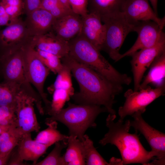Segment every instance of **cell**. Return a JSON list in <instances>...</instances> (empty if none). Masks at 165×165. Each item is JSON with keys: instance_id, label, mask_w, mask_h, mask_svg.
Masks as SVG:
<instances>
[{"instance_id": "cell-38", "label": "cell", "mask_w": 165, "mask_h": 165, "mask_svg": "<svg viewBox=\"0 0 165 165\" xmlns=\"http://www.w3.org/2000/svg\"><path fill=\"white\" fill-rule=\"evenodd\" d=\"M12 151L8 153L0 152V165L8 164Z\"/></svg>"}, {"instance_id": "cell-39", "label": "cell", "mask_w": 165, "mask_h": 165, "mask_svg": "<svg viewBox=\"0 0 165 165\" xmlns=\"http://www.w3.org/2000/svg\"><path fill=\"white\" fill-rule=\"evenodd\" d=\"M58 1L60 4L64 7L72 11L69 0H58Z\"/></svg>"}, {"instance_id": "cell-28", "label": "cell", "mask_w": 165, "mask_h": 165, "mask_svg": "<svg viewBox=\"0 0 165 165\" xmlns=\"http://www.w3.org/2000/svg\"><path fill=\"white\" fill-rule=\"evenodd\" d=\"M63 64V68L57 73L54 83L48 87V91L51 94H52L54 90L58 89L74 90L72 81L71 70L68 66Z\"/></svg>"}, {"instance_id": "cell-27", "label": "cell", "mask_w": 165, "mask_h": 165, "mask_svg": "<svg viewBox=\"0 0 165 165\" xmlns=\"http://www.w3.org/2000/svg\"><path fill=\"white\" fill-rule=\"evenodd\" d=\"M50 108L47 114L51 116L58 113L74 94V90L58 89L54 90Z\"/></svg>"}, {"instance_id": "cell-4", "label": "cell", "mask_w": 165, "mask_h": 165, "mask_svg": "<svg viewBox=\"0 0 165 165\" xmlns=\"http://www.w3.org/2000/svg\"><path fill=\"white\" fill-rule=\"evenodd\" d=\"M68 106L58 113L46 119L45 123L52 121L59 122L69 130V135L76 136L81 141L89 128H95V122L100 113L107 112L103 106L96 105H83L69 102Z\"/></svg>"}, {"instance_id": "cell-11", "label": "cell", "mask_w": 165, "mask_h": 165, "mask_svg": "<svg viewBox=\"0 0 165 165\" xmlns=\"http://www.w3.org/2000/svg\"><path fill=\"white\" fill-rule=\"evenodd\" d=\"M165 51V34L163 31L158 42L154 46L138 51L131 56L134 91L139 90L144 73L159 55Z\"/></svg>"}, {"instance_id": "cell-17", "label": "cell", "mask_w": 165, "mask_h": 165, "mask_svg": "<svg viewBox=\"0 0 165 165\" xmlns=\"http://www.w3.org/2000/svg\"><path fill=\"white\" fill-rule=\"evenodd\" d=\"M82 27V16L72 12L55 18L51 30L59 38L68 41L81 33Z\"/></svg>"}, {"instance_id": "cell-36", "label": "cell", "mask_w": 165, "mask_h": 165, "mask_svg": "<svg viewBox=\"0 0 165 165\" xmlns=\"http://www.w3.org/2000/svg\"><path fill=\"white\" fill-rule=\"evenodd\" d=\"M10 23L9 17L6 13L4 7L0 4V28L8 26Z\"/></svg>"}, {"instance_id": "cell-31", "label": "cell", "mask_w": 165, "mask_h": 165, "mask_svg": "<svg viewBox=\"0 0 165 165\" xmlns=\"http://www.w3.org/2000/svg\"><path fill=\"white\" fill-rule=\"evenodd\" d=\"M15 108L7 106H0V126H17Z\"/></svg>"}, {"instance_id": "cell-16", "label": "cell", "mask_w": 165, "mask_h": 165, "mask_svg": "<svg viewBox=\"0 0 165 165\" xmlns=\"http://www.w3.org/2000/svg\"><path fill=\"white\" fill-rule=\"evenodd\" d=\"M30 45L33 48L54 54L60 59L69 52L68 41L57 36L52 30L33 37Z\"/></svg>"}, {"instance_id": "cell-10", "label": "cell", "mask_w": 165, "mask_h": 165, "mask_svg": "<svg viewBox=\"0 0 165 165\" xmlns=\"http://www.w3.org/2000/svg\"><path fill=\"white\" fill-rule=\"evenodd\" d=\"M33 37L29 33L24 21L21 19L10 22L0 31L1 56L6 55L30 44Z\"/></svg>"}, {"instance_id": "cell-21", "label": "cell", "mask_w": 165, "mask_h": 165, "mask_svg": "<svg viewBox=\"0 0 165 165\" xmlns=\"http://www.w3.org/2000/svg\"><path fill=\"white\" fill-rule=\"evenodd\" d=\"M67 147L66 152L63 156L66 165H86L82 141L76 136L69 135Z\"/></svg>"}, {"instance_id": "cell-1", "label": "cell", "mask_w": 165, "mask_h": 165, "mask_svg": "<svg viewBox=\"0 0 165 165\" xmlns=\"http://www.w3.org/2000/svg\"><path fill=\"white\" fill-rule=\"evenodd\" d=\"M77 82L79 91L71 97L77 104L103 106L107 112L116 115L113 108L115 97L123 90V86L113 83L91 68L78 62L68 54L61 58Z\"/></svg>"}, {"instance_id": "cell-7", "label": "cell", "mask_w": 165, "mask_h": 165, "mask_svg": "<svg viewBox=\"0 0 165 165\" xmlns=\"http://www.w3.org/2000/svg\"><path fill=\"white\" fill-rule=\"evenodd\" d=\"M22 49L26 80L36 88L45 104L47 112L50 108L51 101L47 98L44 86L50 71L40 60L35 53L34 48L30 44L23 47Z\"/></svg>"}, {"instance_id": "cell-29", "label": "cell", "mask_w": 165, "mask_h": 165, "mask_svg": "<svg viewBox=\"0 0 165 165\" xmlns=\"http://www.w3.org/2000/svg\"><path fill=\"white\" fill-rule=\"evenodd\" d=\"M34 49L35 53L39 58L50 71L56 74L62 70L63 64L61 59L58 57L37 49L34 48Z\"/></svg>"}, {"instance_id": "cell-20", "label": "cell", "mask_w": 165, "mask_h": 165, "mask_svg": "<svg viewBox=\"0 0 165 165\" xmlns=\"http://www.w3.org/2000/svg\"><path fill=\"white\" fill-rule=\"evenodd\" d=\"M150 67L148 73L141 82L139 90L149 85L155 88L165 86V51L155 58Z\"/></svg>"}, {"instance_id": "cell-3", "label": "cell", "mask_w": 165, "mask_h": 165, "mask_svg": "<svg viewBox=\"0 0 165 165\" xmlns=\"http://www.w3.org/2000/svg\"><path fill=\"white\" fill-rule=\"evenodd\" d=\"M68 42V54L78 62L113 83L122 86L131 83V77L118 71L101 54L100 51L81 33Z\"/></svg>"}, {"instance_id": "cell-15", "label": "cell", "mask_w": 165, "mask_h": 165, "mask_svg": "<svg viewBox=\"0 0 165 165\" xmlns=\"http://www.w3.org/2000/svg\"><path fill=\"white\" fill-rule=\"evenodd\" d=\"M81 33L100 51L105 41V27L102 23L101 18L93 13H88L82 16Z\"/></svg>"}, {"instance_id": "cell-2", "label": "cell", "mask_w": 165, "mask_h": 165, "mask_svg": "<svg viewBox=\"0 0 165 165\" xmlns=\"http://www.w3.org/2000/svg\"><path fill=\"white\" fill-rule=\"evenodd\" d=\"M116 115L109 114L106 120L108 130L99 143L102 145L110 144L116 146L120 153L123 165L140 163L148 165L151 160L155 159L151 151H147L140 141L138 131L130 134V120L125 123L119 119L115 122Z\"/></svg>"}, {"instance_id": "cell-8", "label": "cell", "mask_w": 165, "mask_h": 165, "mask_svg": "<svg viewBox=\"0 0 165 165\" xmlns=\"http://www.w3.org/2000/svg\"><path fill=\"white\" fill-rule=\"evenodd\" d=\"M165 93V86L154 88L148 86L136 91L128 89L124 94L125 98L124 103L119 108V119L123 120L127 116H131L136 112L143 114L148 105L164 95Z\"/></svg>"}, {"instance_id": "cell-35", "label": "cell", "mask_w": 165, "mask_h": 165, "mask_svg": "<svg viewBox=\"0 0 165 165\" xmlns=\"http://www.w3.org/2000/svg\"><path fill=\"white\" fill-rule=\"evenodd\" d=\"M60 5L58 0H42L40 8L50 13Z\"/></svg>"}, {"instance_id": "cell-33", "label": "cell", "mask_w": 165, "mask_h": 165, "mask_svg": "<svg viewBox=\"0 0 165 165\" xmlns=\"http://www.w3.org/2000/svg\"><path fill=\"white\" fill-rule=\"evenodd\" d=\"M72 11L81 16L88 13V0H69Z\"/></svg>"}, {"instance_id": "cell-40", "label": "cell", "mask_w": 165, "mask_h": 165, "mask_svg": "<svg viewBox=\"0 0 165 165\" xmlns=\"http://www.w3.org/2000/svg\"><path fill=\"white\" fill-rule=\"evenodd\" d=\"M151 3L155 12L157 14L158 0H148Z\"/></svg>"}, {"instance_id": "cell-19", "label": "cell", "mask_w": 165, "mask_h": 165, "mask_svg": "<svg viewBox=\"0 0 165 165\" xmlns=\"http://www.w3.org/2000/svg\"><path fill=\"white\" fill-rule=\"evenodd\" d=\"M16 147L20 158L23 161H31L34 165L49 147L33 140L31 133H28L23 135Z\"/></svg>"}, {"instance_id": "cell-13", "label": "cell", "mask_w": 165, "mask_h": 165, "mask_svg": "<svg viewBox=\"0 0 165 165\" xmlns=\"http://www.w3.org/2000/svg\"><path fill=\"white\" fill-rule=\"evenodd\" d=\"M22 48L12 53L1 57L0 62L4 81L14 82L23 88L29 87L30 83L25 76Z\"/></svg>"}, {"instance_id": "cell-9", "label": "cell", "mask_w": 165, "mask_h": 165, "mask_svg": "<svg viewBox=\"0 0 165 165\" xmlns=\"http://www.w3.org/2000/svg\"><path fill=\"white\" fill-rule=\"evenodd\" d=\"M141 113L137 112L131 116L133 120L130 125L135 131H139L145 137L155 159L149 165H165V134L150 126L143 119Z\"/></svg>"}, {"instance_id": "cell-25", "label": "cell", "mask_w": 165, "mask_h": 165, "mask_svg": "<svg viewBox=\"0 0 165 165\" xmlns=\"http://www.w3.org/2000/svg\"><path fill=\"white\" fill-rule=\"evenodd\" d=\"M16 83L4 81L0 83V106L15 108L16 96L21 89Z\"/></svg>"}, {"instance_id": "cell-23", "label": "cell", "mask_w": 165, "mask_h": 165, "mask_svg": "<svg viewBox=\"0 0 165 165\" xmlns=\"http://www.w3.org/2000/svg\"><path fill=\"white\" fill-rule=\"evenodd\" d=\"M45 123L48 127L38 133L35 139L36 141L49 147L58 141L67 143L68 136L62 134L57 130V121Z\"/></svg>"}, {"instance_id": "cell-41", "label": "cell", "mask_w": 165, "mask_h": 165, "mask_svg": "<svg viewBox=\"0 0 165 165\" xmlns=\"http://www.w3.org/2000/svg\"><path fill=\"white\" fill-rule=\"evenodd\" d=\"M10 127L0 126V135L2 133H3L4 131Z\"/></svg>"}, {"instance_id": "cell-32", "label": "cell", "mask_w": 165, "mask_h": 165, "mask_svg": "<svg viewBox=\"0 0 165 165\" xmlns=\"http://www.w3.org/2000/svg\"><path fill=\"white\" fill-rule=\"evenodd\" d=\"M0 4L4 7L9 18L10 22L17 19L23 13L24 6L12 3L0 1Z\"/></svg>"}, {"instance_id": "cell-14", "label": "cell", "mask_w": 165, "mask_h": 165, "mask_svg": "<svg viewBox=\"0 0 165 165\" xmlns=\"http://www.w3.org/2000/svg\"><path fill=\"white\" fill-rule=\"evenodd\" d=\"M148 0H126L122 11L127 20L134 24L140 21H153L161 27L165 25V16L159 17L151 7Z\"/></svg>"}, {"instance_id": "cell-34", "label": "cell", "mask_w": 165, "mask_h": 165, "mask_svg": "<svg viewBox=\"0 0 165 165\" xmlns=\"http://www.w3.org/2000/svg\"><path fill=\"white\" fill-rule=\"evenodd\" d=\"M42 0H23V13L26 16L40 8Z\"/></svg>"}, {"instance_id": "cell-37", "label": "cell", "mask_w": 165, "mask_h": 165, "mask_svg": "<svg viewBox=\"0 0 165 165\" xmlns=\"http://www.w3.org/2000/svg\"><path fill=\"white\" fill-rule=\"evenodd\" d=\"M24 161L19 156L16 150L14 152L13 150L7 164L10 165H24Z\"/></svg>"}, {"instance_id": "cell-42", "label": "cell", "mask_w": 165, "mask_h": 165, "mask_svg": "<svg viewBox=\"0 0 165 165\" xmlns=\"http://www.w3.org/2000/svg\"><path fill=\"white\" fill-rule=\"evenodd\" d=\"M0 70L1 71V68H0Z\"/></svg>"}, {"instance_id": "cell-18", "label": "cell", "mask_w": 165, "mask_h": 165, "mask_svg": "<svg viewBox=\"0 0 165 165\" xmlns=\"http://www.w3.org/2000/svg\"><path fill=\"white\" fill-rule=\"evenodd\" d=\"M55 19L49 12L39 8L27 15L24 21L29 33L33 37L51 30Z\"/></svg>"}, {"instance_id": "cell-24", "label": "cell", "mask_w": 165, "mask_h": 165, "mask_svg": "<svg viewBox=\"0 0 165 165\" xmlns=\"http://www.w3.org/2000/svg\"><path fill=\"white\" fill-rule=\"evenodd\" d=\"M23 135L16 125L9 127L0 135V152H11L17 147Z\"/></svg>"}, {"instance_id": "cell-26", "label": "cell", "mask_w": 165, "mask_h": 165, "mask_svg": "<svg viewBox=\"0 0 165 165\" xmlns=\"http://www.w3.org/2000/svg\"><path fill=\"white\" fill-rule=\"evenodd\" d=\"M84 150L86 165H111L101 156L94 145L93 141L85 134L82 141Z\"/></svg>"}, {"instance_id": "cell-30", "label": "cell", "mask_w": 165, "mask_h": 165, "mask_svg": "<svg viewBox=\"0 0 165 165\" xmlns=\"http://www.w3.org/2000/svg\"><path fill=\"white\" fill-rule=\"evenodd\" d=\"M55 144L54 148L46 157L34 165H66L61 152L67 147V143L58 141Z\"/></svg>"}, {"instance_id": "cell-12", "label": "cell", "mask_w": 165, "mask_h": 165, "mask_svg": "<svg viewBox=\"0 0 165 165\" xmlns=\"http://www.w3.org/2000/svg\"><path fill=\"white\" fill-rule=\"evenodd\" d=\"M134 25V31L138 34L137 40L129 50L121 54L119 60L126 57L131 56L139 50L154 46L163 32V28L152 20L140 21Z\"/></svg>"}, {"instance_id": "cell-22", "label": "cell", "mask_w": 165, "mask_h": 165, "mask_svg": "<svg viewBox=\"0 0 165 165\" xmlns=\"http://www.w3.org/2000/svg\"><path fill=\"white\" fill-rule=\"evenodd\" d=\"M126 0H88L89 13H95L101 17L122 11Z\"/></svg>"}, {"instance_id": "cell-5", "label": "cell", "mask_w": 165, "mask_h": 165, "mask_svg": "<svg viewBox=\"0 0 165 165\" xmlns=\"http://www.w3.org/2000/svg\"><path fill=\"white\" fill-rule=\"evenodd\" d=\"M105 27L102 50L116 62L119 60L120 49L127 35L134 31V25L128 21L123 13L119 12L101 18Z\"/></svg>"}, {"instance_id": "cell-6", "label": "cell", "mask_w": 165, "mask_h": 165, "mask_svg": "<svg viewBox=\"0 0 165 165\" xmlns=\"http://www.w3.org/2000/svg\"><path fill=\"white\" fill-rule=\"evenodd\" d=\"M40 96L32 94L21 88L16 97L15 111L17 119V127L24 134L38 132L40 129L36 114L34 105L35 104L41 115L44 110Z\"/></svg>"}]
</instances>
